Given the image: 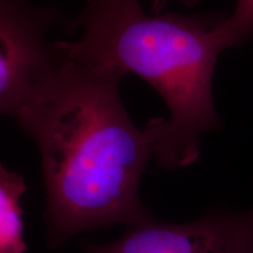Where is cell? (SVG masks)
<instances>
[{
    "mask_svg": "<svg viewBox=\"0 0 253 253\" xmlns=\"http://www.w3.org/2000/svg\"><path fill=\"white\" fill-rule=\"evenodd\" d=\"M54 46L62 55L58 73L15 121L39 149L49 250L87 231L155 219L140 198L153 155L122 102L125 77Z\"/></svg>",
    "mask_w": 253,
    "mask_h": 253,
    "instance_id": "obj_1",
    "label": "cell"
},
{
    "mask_svg": "<svg viewBox=\"0 0 253 253\" xmlns=\"http://www.w3.org/2000/svg\"><path fill=\"white\" fill-rule=\"evenodd\" d=\"M221 18L148 15L138 0H87L69 24L82 31L80 39L55 43L75 59L138 75L160 93L169 118L143 129L158 166L176 170L194 164L202 135L220 126L212 84L225 50L217 33Z\"/></svg>",
    "mask_w": 253,
    "mask_h": 253,
    "instance_id": "obj_2",
    "label": "cell"
},
{
    "mask_svg": "<svg viewBox=\"0 0 253 253\" xmlns=\"http://www.w3.org/2000/svg\"><path fill=\"white\" fill-rule=\"evenodd\" d=\"M59 13L27 0H0V112L17 121L54 79L61 53L47 42Z\"/></svg>",
    "mask_w": 253,
    "mask_h": 253,
    "instance_id": "obj_3",
    "label": "cell"
},
{
    "mask_svg": "<svg viewBox=\"0 0 253 253\" xmlns=\"http://www.w3.org/2000/svg\"><path fill=\"white\" fill-rule=\"evenodd\" d=\"M84 253H253V209L245 212L211 211L189 223L156 218L126 227L108 244H86Z\"/></svg>",
    "mask_w": 253,
    "mask_h": 253,
    "instance_id": "obj_4",
    "label": "cell"
},
{
    "mask_svg": "<svg viewBox=\"0 0 253 253\" xmlns=\"http://www.w3.org/2000/svg\"><path fill=\"white\" fill-rule=\"evenodd\" d=\"M27 185L20 173L0 167V253H26L20 199Z\"/></svg>",
    "mask_w": 253,
    "mask_h": 253,
    "instance_id": "obj_5",
    "label": "cell"
},
{
    "mask_svg": "<svg viewBox=\"0 0 253 253\" xmlns=\"http://www.w3.org/2000/svg\"><path fill=\"white\" fill-rule=\"evenodd\" d=\"M224 48L240 46L253 36V0H237L235 11L217 26Z\"/></svg>",
    "mask_w": 253,
    "mask_h": 253,
    "instance_id": "obj_6",
    "label": "cell"
},
{
    "mask_svg": "<svg viewBox=\"0 0 253 253\" xmlns=\"http://www.w3.org/2000/svg\"><path fill=\"white\" fill-rule=\"evenodd\" d=\"M169 1V0H153V12H160L161 9H162L164 6H166L167 2ZM183 1H186L189 2V4H191V2H194L195 0H183Z\"/></svg>",
    "mask_w": 253,
    "mask_h": 253,
    "instance_id": "obj_7",
    "label": "cell"
}]
</instances>
